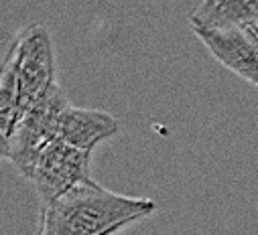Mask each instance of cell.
Instances as JSON below:
<instances>
[{
	"label": "cell",
	"mask_w": 258,
	"mask_h": 235,
	"mask_svg": "<svg viewBox=\"0 0 258 235\" xmlns=\"http://www.w3.org/2000/svg\"><path fill=\"white\" fill-rule=\"evenodd\" d=\"M155 211L151 199L120 195L88 181L43 207L39 235H116Z\"/></svg>",
	"instance_id": "1"
},
{
	"label": "cell",
	"mask_w": 258,
	"mask_h": 235,
	"mask_svg": "<svg viewBox=\"0 0 258 235\" xmlns=\"http://www.w3.org/2000/svg\"><path fill=\"white\" fill-rule=\"evenodd\" d=\"M68 107L70 101L57 83L43 101L19 118L11 138L3 144V156L9 158L27 179L31 176L41 152L59 138L61 115Z\"/></svg>",
	"instance_id": "2"
},
{
	"label": "cell",
	"mask_w": 258,
	"mask_h": 235,
	"mask_svg": "<svg viewBox=\"0 0 258 235\" xmlns=\"http://www.w3.org/2000/svg\"><path fill=\"white\" fill-rule=\"evenodd\" d=\"M17 57V85H19V118L35 107L57 85L55 57L51 35L43 25L29 27L17 35L11 45ZM19 122V120H17Z\"/></svg>",
	"instance_id": "3"
},
{
	"label": "cell",
	"mask_w": 258,
	"mask_h": 235,
	"mask_svg": "<svg viewBox=\"0 0 258 235\" xmlns=\"http://www.w3.org/2000/svg\"><path fill=\"white\" fill-rule=\"evenodd\" d=\"M90 166L92 152L55 140L41 152L29 181L35 187L43 207H49L76 187L92 181Z\"/></svg>",
	"instance_id": "4"
},
{
	"label": "cell",
	"mask_w": 258,
	"mask_h": 235,
	"mask_svg": "<svg viewBox=\"0 0 258 235\" xmlns=\"http://www.w3.org/2000/svg\"><path fill=\"white\" fill-rule=\"evenodd\" d=\"M208 47L212 57L228 71L258 87V33L254 29L238 31H193Z\"/></svg>",
	"instance_id": "5"
},
{
	"label": "cell",
	"mask_w": 258,
	"mask_h": 235,
	"mask_svg": "<svg viewBox=\"0 0 258 235\" xmlns=\"http://www.w3.org/2000/svg\"><path fill=\"white\" fill-rule=\"evenodd\" d=\"M116 132H118V120L114 115L100 109L70 105L61 115L57 140L86 152H94V148L100 142L116 136Z\"/></svg>",
	"instance_id": "6"
},
{
	"label": "cell",
	"mask_w": 258,
	"mask_h": 235,
	"mask_svg": "<svg viewBox=\"0 0 258 235\" xmlns=\"http://www.w3.org/2000/svg\"><path fill=\"white\" fill-rule=\"evenodd\" d=\"M196 31H238L258 27V0H206L189 15Z\"/></svg>",
	"instance_id": "7"
},
{
	"label": "cell",
	"mask_w": 258,
	"mask_h": 235,
	"mask_svg": "<svg viewBox=\"0 0 258 235\" xmlns=\"http://www.w3.org/2000/svg\"><path fill=\"white\" fill-rule=\"evenodd\" d=\"M254 31H256V33H258V27H256V29H254Z\"/></svg>",
	"instance_id": "8"
}]
</instances>
